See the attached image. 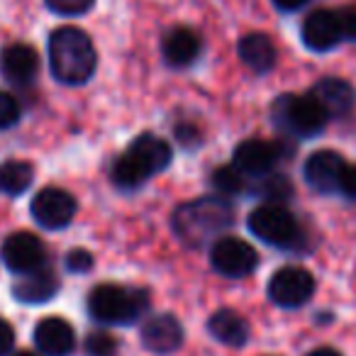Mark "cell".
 <instances>
[{"instance_id":"obj_8","label":"cell","mask_w":356,"mask_h":356,"mask_svg":"<svg viewBox=\"0 0 356 356\" xmlns=\"http://www.w3.org/2000/svg\"><path fill=\"white\" fill-rule=\"evenodd\" d=\"M76 210H79V203H76L74 195L64 188H56V186L42 188L30 203L32 220L49 232L69 227L76 218Z\"/></svg>"},{"instance_id":"obj_12","label":"cell","mask_w":356,"mask_h":356,"mask_svg":"<svg viewBox=\"0 0 356 356\" xmlns=\"http://www.w3.org/2000/svg\"><path fill=\"white\" fill-rule=\"evenodd\" d=\"M139 339L147 351L156 356H168L184 346V325L168 312L152 315L144 320L142 330H139Z\"/></svg>"},{"instance_id":"obj_11","label":"cell","mask_w":356,"mask_h":356,"mask_svg":"<svg viewBox=\"0 0 356 356\" xmlns=\"http://www.w3.org/2000/svg\"><path fill=\"white\" fill-rule=\"evenodd\" d=\"M0 74L10 86L27 88L40 76V54L25 42H13L0 51Z\"/></svg>"},{"instance_id":"obj_16","label":"cell","mask_w":356,"mask_h":356,"mask_svg":"<svg viewBox=\"0 0 356 356\" xmlns=\"http://www.w3.org/2000/svg\"><path fill=\"white\" fill-rule=\"evenodd\" d=\"M35 346L42 356H69L76 349V332L64 317H44L35 327Z\"/></svg>"},{"instance_id":"obj_20","label":"cell","mask_w":356,"mask_h":356,"mask_svg":"<svg viewBox=\"0 0 356 356\" xmlns=\"http://www.w3.org/2000/svg\"><path fill=\"white\" fill-rule=\"evenodd\" d=\"M237 54L244 66H249L257 74H266L276 66V47H273L271 37L261 35V32H252L244 35L237 44Z\"/></svg>"},{"instance_id":"obj_32","label":"cell","mask_w":356,"mask_h":356,"mask_svg":"<svg viewBox=\"0 0 356 356\" xmlns=\"http://www.w3.org/2000/svg\"><path fill=\"white\" fill-rule=\"evenodd\" d=\"M176 137L184 147H198L200 144V129L191 122H184L176 127Z\"/></svg>"},{"instance_id":"obj_21","label":"cell","mask_w":356,"mask_h":356,"mask_svg":"<svg viewBox=\"0 0 356 356\" xmlns=\"http://www.w3.org/2000/svg\"><path fill=\"white\" fill-rule=\"evenodd\" d=\"M208 330L227 346H244L249 341V322L234 310H218L208 320Z\"/></svg>"},{"instance_id":"obj_14","label":"cell","mask_w":356,"mask_h":356,"mask_svg":"<svg viewBox=\"0 0 356 356\" xmlns=\"http://www.w3.org/2000/svg\"><path fill=\"white\" fill-rule=\"evenodd\" d=\"M344 166L346 161L339 152H334V149H320V152L307 156L305 166H302V176H305V184L315 193H337Z\"/></svg>"},{"instance_id":"obj_15","label":"cell","mask_w":356,"mask_h":356,"mask_svg":"<svg viewBox=\"0 0 356 356\" xmlns=\"http://www.w3.org/2000/svg\"><path fill=\"white\" fill-rule=\"evenodd\" d=\"M302 44L312 51H330L339 44L344 37H341V27H339V17H337V10H320L310 13L302 22Z\"/></svg>"},{"instance_id":"obj_4","label":"cell","mask_w":356,"mask_h":356,"mask_svg":"<svg viewBox=\"0 0 356 356\" xmlns=\"http://www.w3.org/2000/svg\"><path fill=\"white\" fill-rule=\"evenodd\" d=\"M86 307L100 325H132L149 310V296L142 288L100 283L88 293Z\"/></svg>"},{"instance_id":"obj_18","label":"cell","mask_w":356,"mask_h":356,"mask_svg":"<svg viewBox=\"0 0 356 356\" xmlns=\"http://www.w3.org/2000/svg\"><path fill=\"white\" fill-rule=\"evenodd\" d=\"M312 98L322 105L327 118H341L356 105V90L344 79H322L312 86Z\"/></svg>"},{"instance_id":"obj_25","label":"cell","mask_w":356,"mask_h":356,"mask_svg":"<svg viewBox=\"0 0 356 356\" xmlns=\"http://www.w3.org/2000/svg\"><path fill=\"white\" fill-rule=\"evenodd\" d=\"M83 349H86V356H118V339H115L110 332L105 330H95L86 337L83 341Z\"/></svg>"},{"instance_id":"obj_30","label":"cell","mask_w":356,"mask_h":356,"mask_svg":"<svg viewBox=\"0 0 356 356\" xmlns=\"http://www.w3.org/2000/svg\"><path fill=\"white\" fill-rule=\"evenodd\" d=\"M337 17H339L341 37H344V40H354L356 42V6H349V8H341V10H337Z\"/></svg>"},{"instance_id":"obj_10","label":"cell","mask_w":356,"mask_h":356,"mask_svg":"<svg viewBox=\"0 0 356 356\" xmlns=\"http://www.w3.org/2000/svg\"><path fill=\"white\" fill-rule=\"evenodd\" d=\"M210 264L220 276L227 278H244L257 271L259 254L249 242L239 237H220L213 242L210 249Z\"/></svg>"},{"instance_id":"obj_28","label":"cell","mask_w":356,"mask_h":356,"mask_svg":"<svg viewBox=\"0 0 356 356\" xmlns=\"http://www.w3.org/2000/svg\"><path fill=\"white\" fill-rule=\"evenodd\" d=\"M64 266L69 273H88L93 268V254L86 249H71L64 259Z\"/></svg>"},{"instance_id":"obj_3","label":"cell","mask_w":356,"mask_h":356,"mask_svg":"<svg viewBox=\"0 0 356 356\" xmlns=\"http://www.w3.org/2000/svg\"><path fill=\"white\" fill-rule=\"evenodd\" d=\"M171 147L166 139L156 137L152 132H144L127 147V152L120 154L113 163V184L122 191H134L144 186L154 173L163 171L171 163Z\"/></svg>"},{"instance_id":"obj_5","label":"cell","mask_w":356,"mask_h":356,"mask_svg":"<svg viewBox=\"0 0 356 356\" xmlns=\"http://www.w3.org/2000/svg\"><path fill=\"white\" fill-rule=\"evenodd\" d=\"M273 122L281 129L286 137L293 139H310L325 129L327 124V113L322 110V105L312 98V93L305 95H281L276 98L271 108Z\"/></svg>"},{"instance_id":"obj_7","label":"cell","mask_w":356,"mask_h":356,"mask_svg":"<svg viewBox=\"0 0 356 356\" xmlns=\"http://www.w3.org/2000/svg\"><path fill=\"white\" fill-rule=\"evenodd\" d=\"M0 259L13 276H27V273H35L40 268L49 266L44 242L32 232L8 234L3 247H0Z\"/></svg>"},{"instance_id":"obj_13","label":"cell","mask_w":356,"mask_h":356,"mask_svg":"<svg viewBox=\"0 0 356 356\" xmlns=\"http://www.w3.org/2000/svg\"><path fill=\"white\" fill-rule=\"evenodd\" d=\"M281 156H283L281 144L264 142V139H244V142L237 144V149H234L232 163L247 178H259V176L271 173Z\"/></svg>"},{"instance_id":"obj_9","label":"cell","mask_w":356,"mask_h":356,"mask_svg":"<svg viewBox=\"0 0 356 356\" xmlns=\"http://www.w3.org/2000/svg\"><path fill=\"white\" fill-rule=\"evenodd\" d=\"M315 296V276L307 268L283 266L268 281V298L273 305L296 310Z\"/></svg>"},{"instance_id":"obj_2","label":"cell","mask_w":356,"mask_h":356,"mask_svg":"<svg viewBox=\"0 0 356 356\" xmlns=\"http://www.w3.org/2000/svg\"><path fill=\"white\" fill-rule=\"evenodd\" d=\"M49 71L64 86H83L98 69V51L93 40L81 27H56L47 42Z\"/></svg>"},{"instance_id":"obj_26","label":"cell","mask_w":356,"mask_h":356,"mask_svg":"<svg viewBox=\"0 0 356 356\" xmlns=\"http://www.w3.org/2000/svg\"><path fill=\"white\" fill-rule=\"evenodd\" d=\"M20 115H22L20 100L13 93H8V90H0V132L15 127L20 122Z\"/></svg>"},{"instance_id":"obj_31","label":"cell","mask_w":356,"mask_h":356,"mask_svg":"<svg viewBox=\"0 0 356 356\" xmlns=\"http://www.w3.org/2000/svg\"><path fill=\"white\" fill-rule=\"evenodd\" d=\"M13 349H15V330L6 317H0V356L13 354Z\"/></svg>"},{"instance_id":"obj_23","label":"cell","mask_w":356,"mask_h":356,"mask_svg":"<svg viewBox=\"0 0 356 356\" xmlns=\"http://www.w3.org/2000/svg\"><path fill=\"white\" fill-rule=\"evenodd\" d=\"M249 191L268 205H286L288 200L293 198L291 178L283 176V173H276V171L254 178V186H249Z\"/></svg>"},{"instance_id":"obj_6","label":"cell","mask_w":356,"mask_h":356,"mask_svg":"<svg viewBox=\"0 0 356 356\" xmlns=\"http://www.w3.org/2000/svg\"><path fill=\"white\" fill-rule=\"evenodd\" d=\"M254 237L271 244L278 249H298L302 242V227L296 220V215L286 205H268L261 203L257 210H252L247 220Z\"/></svg>"},{"instance_id":"obj_17","label":"cell","mask_w":356,"mask_h":356,"mask_svg":"<svg viewBox=\"0 0 356 356\" xmlns=\"http://www.w3.org/2000/svg\"><path fill=\"white\" fill-rule=\"evenodd\" d=\"M59 276L49 266H44L27 276H17V281L13 283V298L25 305H42V302H49L59 293Z\"/></svg>"},{"instance_id":"obj_27","label":"cell","mask_w":356,"mask_h":356,"mask_svg":"<svg viewBox=\"0 0 356 356\" xmlns=\"http://www.w3.org/2000/svg\"><path fill=\"white\" fill-rule=\"evenodd\" d=\"M47 8L61 17H81L95 6V0H44Z\"/></svg>"},{"instance_id":"obj_19","label":"cell","mask_w":356,"mask_h":356,"mask_svg":"<svg viewBox=\"0 0 356 356\" xmlns=\"http://www.w3.org/2000/svg\"><path fill=\"white\" fill-rule=\"evenodd\" d=\"M161 54L168 66H191L200 54V37L191 27H171L161 40Z\"/></svg>"},{"instance_id":"obj_24","label":"cell","mask_w":356,"mask_h":356,"mask_svg":"<svg viewBox=\"0 0 356 356\" xmlns=\"http://www.w3.org/2000/svg\"><path fill=\"white\" fill-rule=\"evenodd\" d=\"M213 186L218 188L220 195L229 198V195H242L249 191V178L239 171L234 163L229 166H220L213 171Z\"/></svg>"},{"instance_id":"obj_22","label":"cell","mask_w":356,"mask_h":356,"mask_svg":"<svg viewBox=\"0 0 356 356\" xmlns=\"http://www.w3.org/2000/svg\"><path fill=\"white\" fill-rule=\"evenodd\" d=\"M32 181H35V168H32L30 161L8 159V161L0 163V195L17 198V195L27 193Z\"/></svg>"},{"instance_id":"obj_33","label":"cell","mask_w":356,"mask_h":356,"mask_svg":"<svg viewBox=\"0 0 356 356\" xmlns=\"http://www.w3.org/2000/svg\"><path fill=\"white\" fill-rule=\"evenodd\" d=\"M305 3H307V0H273V6H276L278 10H286V13L300 10Z\"/></svg>"},{"instance_id":"obj_35","label":"cell","mask_w":356,"mask_h":356,"mask_svg":"<svg viewBox=\"0 0 356 356\" xmlns=\"http://www.w3.org/2000/svg\"><path fill=\"white\" fill-rule=\"evenodd\" d=\"M13 356H42L40 351H27V349H22V351H15Z\"/></svg>"},{"instance_id":"obj_1","label":"cell","mask_w":356,"mask_h":356,"mask_svg":"<svg viewBox=\"0 0 356 356\" xmlns=\"http://www.w3.org/2000/svg\"><path fill=\"white\" fill-rule=\"evenodd\" d=\"M173 232L186 247L203 249L205 244L222 237V232L234 225V208L225 195H203L191 203L178 205L173 213Z\"/></svg>"},{"instance_id":"obj_29","label":"cell","mask_w":356,"mask_h":356,"mask_svg":"<svg viewBox=\"0 0 356 356\" xmlns=\"http://www.w3.org/2000/svg\"><path fill=\"white\" fill-rule=\"evenodd\" d=\"M337 193H341L344 198H349V200H356V163H346V166H344Z\"/></svg>"},{"instance_id":"obj_34","label":"cell","mask_w":356,"mask_h":356,"mask_svg":"<svg viewBox=\"0 0 356 356\" xmlns=\"http://www.w3.org/2000/svg\"><path fill=\"white\" fill-rule=\"evenodd\" d=\"M307 356H341L337 349H332V346H320V349H312Z\"/></svg>"}]
</instances>
